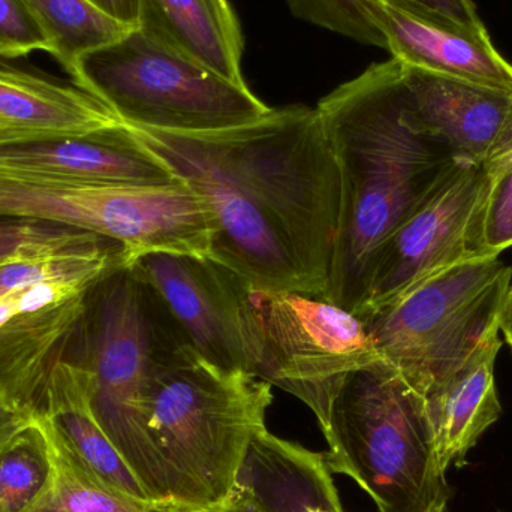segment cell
Instances as JSON below:
<instances>
[{
	"label": "cell",
	"mask_w": 512,
	"mask_h": 512,
	"mask_svg": "<svg viewBox=\"0 0 512 512\" xmlns=\"http://www.w3.org/2000/svg\"><path fill=\"white\" fill-rule=\"evenodd\" d=\"M35 51L50 54V42L23 0H0V59H17Z\"/></svg>",
	"instance_id": "4316f807"
},
{
	"label": "cell",
	"mask_w": 512,
	"mask_h": 512,
	"mask_svg": "<svg viewBox=\"0 0 512 512\" xmlns=\"http://www.w3.org/2000/svg\"><path fill=\"white\" fill-rule=\"evenodd\" d=\"M493 330L456 369L430 385L421 399L442 471L463 468L481 436L501 418L495 363L501 349Z\"/></svg>",
	"instance_id": "2e32d148"
},
{
	"label": "cell",
	"mask_w": 512,
	"mask_h": 512,
	"mask_svg": "<svg viewBox=\"0 0 512 512\" xmlns=\"http://www.w3.org/2000/svg\"><path fill=\"white\" fill-rule=\"evenodd\" d=\"M86 354L92 405L102 429L156 505H165L161 463L149 430V394L159 370L191 348L132 270L102 280L89 297Z\"/></svg>",
	"instance_id": "277c9868"
},
{
	"label": "cell",
	"mask_w": 512,
	"mask_h": 512,
	"mask_svg": "<svg viewBox=\"0 0 512 512\" xmlns=\"http://www.w3.org/2000/svg\"><path fill=\"white\" fill-rule=\"evenodd\" d=\"M498 328L499 333L504 334L505 342L508 343L512 351V280L504 301H502L501 312L498 316Z\"/></svg>",
	"instance_id": "4dcf8cb0"
},
{
	"label": "cell",
	"mask_w": 512,
	"mask_h": 512,
	"mask_svg": "<svg viewBox=\"0 0 512 512\" xmlns=\"http://www.w3.org/2000/svg\"><path fill=\"white\" fill-rule=\"evenodd\" d=\"M162 512H251L249 510H246L245 507H243L242 504H240L239 501H236V499L231 498L230 501L227 502V504L222 505V507L218 508H210V510H197V511H182V510H176V508H165Z\"/></svg>",
	"instance_id": "1f68e13d"
},
{
	"label": "cell",
	"mask_w": 512,
	"mask_h": 512,
	"mask_svg": "<svg viewBox=\"0 0 512 512\" xmlns=\"http://www.w3.org/2000/svg\"><path fill=\"white\" fill-rule=\"evenodd\" d=\"M50 42V54L68 74L84 54L134 29L105 14L90 0H23Z\"/></svg>",
	"instance_id": "44dd1931"
},
{
	"label": "cell",
	"mask_w": 512,
	"mask_h": 512,
	"mask_svg": "<svg viewBox=\"0 0 512 512\" xmlns=\"http://www.w3.org/2000/svg\"><path fill=\"white\" fill-rule=\"evenodd\" d=\"M122 125L119 117L72 81L0 60V135L89 137Z\"/></svg>",
	"instance_id": "e0dca14e"
},
{
	"label": "cell",
	"mask_w": 512,
	"mask_h": 512,
	"mask_svg": "<svg viewBox=\"0 0 512 512\" xmlns=\"http://www.w3.org/2000/svg\"><path fill=\"white\" fill-rule=\"evenodd\" d=\"M0 218L51 222L113 240L129 264L153 252L186 251L197 204L180 185L47 186L0 179Z\"/></svg>",
	"instance_id": "9c48e42d"
},
{
	"label": "cell",
	"mask_w": 512,
	"mask_h": 512,
	"mask_svg": "<svg viewBox=\"0 0 512 512\" xmlns=\"http://www.w3.org/2000/svg\"><path fill=\"white\" fill-rule=\"evenodd\" d=\"M271 387L192 348L159 370L150 388L149 430L168 507L210 510L230 501L255 436L267 429Z\"/></svg>",
	"instance_id": "3957f363"
},
{
	"label": "cell",
	"mask_w": 512,
	"mask_h": 512,
	"mask_svg": "<svg viewBox=\"0 0 512 512\" xmlns=\"http://www.w3.org/2000/svg\"><path fill=\"white\" fill-rule=\"evenodd\" d=\"M137 27L233 83L246 84L245 41L228 0H138Z\"/></svg>",
	"instance_id": "ac0fdd59"
},
{
	"label": "cell",
	"mask_w": 512,
	"mask_h": 512,
	"mask_svg": "<svg viewBox=\"0 0 512 512\" xmlns=\"http://www.w3.org/2000/svg\"><path fill=\"white\" fill-rule=\"evenodd\" d=\"M117 245L113 240L51 222L0 218V267Z\"/></svg>",
	"instance_id": "d4e9b609"
},
{
	"label": "cell",
	"mask_w": 512,
	"mask_h": 512,
	"mask_svg": "<svg viewBox=\"0 0 512 512\" xmlns=\"http://www.w3.org/2000/svg\"><path fill=\"white\" fill-rule=\"evenodd\" d=\"M35 418L50 444L53 469L41 495L24 512H162L170 508L138 501L114 490L69 450L45 415Z\"/></svg>",
	"instance_id": "ffe728a7"
},
{
	"label": "cell",
	"mask_w": 512,
	"mask_h": 512,
	"mask_svg": "<svg viewBox=\"0 0 512 512\" xmlns=\"http://www.w3.org/2000/svg\"><path fill=\"white\" fill-rule=\"evenodd\" d=\"M129 270L146 283L183 339L204 360L248 370L243 310L251 283L210 256L155 252Z\"/></svg>",
	"instance_id": "8fae6325"
},
{
	"label": "cell",
	"mask_w": 512,
	"mask_h": 512,
	"mask_svg": "<svg viewBox=\"0 0 512 512\" xmlns=\"http://www.w3.org/2000/svg\"><path fill=\"white\" fill-rule=\"evenodd\" d=\"M399 2L411 3L436 12L460 26L468 27L478 33L487 32L474 0H399Z\"/></svg>",
	"instance_id": "83f0119b"
},
{
	"label": "cell",
	"mask_w": 512,
	"mask_h": 512,
	"mask_svg": "<svg viewBox=\"0 0 512 512\" xmlns=\"http://www.w3.org/2000/svg\"><path fill=\"white\" fill-rule=\"evenodd\" d=\"M41 415L53 423L69 450L99 480L129 498L155 504L96 418L90 373L80 360L68 358L57 364Z\"/></svg>",
	"instance_id": "d6986e66"
},
{
	"label": "cell",
	"mask_w": 512,
	"mask_h": 512,
	"mask_svg": "<svg viewBox=\"0 0 512 512\" xmlns=\"http://www.w3.org/2000/svg\"><path fill=\"white\" fill-rule=\"evenodd\" d=\"M0 179L47 186H152L179 180L126 135L123 125L89 137H3Z\"/></svg>",
	"instance_id": "7c38bea8"
},
{
	"label": "cell",
	"mask_w": 512,
	"mask_h": 512,
	"mask_svg": "<svg viewBox=\"0 0 512 512\" xmlns=\"http://www.w3.org/2000/svg\"><path fill=\"white\" fill-rule=\"evenodd\" d=\"M324 439L331 472L351 478L379 512H432L450 502L423 399L385 361L346 379Z\"/></svg>",
	"instance_id": "5b68a950"
},
{
	"label": "cell",
	"mask_w": 512,
	"mask_h": 512,
	"mask_svg": "<svg viewBox=\"0 0 512 512\" xmlns=\"http://www.w3.org/2000/svg\"><path fill=\"white\" fill-rule=\"evenodd\" d=\"M243 337L249 372L303 402L322 436L346 379L384 361L360 316L301 292L251 286Z\"/></svg>",
	"instance_id": "52a82bcc"
},
{
	"label": "cell",
	"mask_w": 512,
	"mask_h": 512,
	"mask_svg": "<svg viewBox=\"0 0 512 512\" xmlns=\"http://www.w3.org/2000/svg\"><path fill=\"white\" fill-rule=\"evenodd\" d=\"M32 421L33 417L17 411L5 400L0 399V447L5 445L9 439L14 438L24 427L29 426Z\"/></svg>",
	"instance_id": "f1b7e54d"
},
{
	"label": "cell",
	"mask_w": 512,
	"mask_h": 512,
	"mask_svg": "<svg viewBox=\"0 0 512 512\" xmlns=\"http://www.w3.org/2000/svg\"><path fill=\"white\" fill-rule=\"evenodd\" d=\"M486 168L460 161L373 255L360 318L388 306L433 274L472 258V222Z\"/></svg>",
	"instance_id": "30bf717a"
},
{
	"label": "cell",
	"mask_w": 512,
	"mask_h": 512,
	"mask_svg": "<svg viewBox=\"0 0 512 512\" xmlns=\"http://www.w3.org/2000/svg\"><path fill=\"white\" fill-rule=\"evenodd\" d=\"M53 460L41 424L33 418L0 447V512H24L50 480Z\"/></svg>",
	"instance_id": "7402d4cb"
},
{
	"label": "cell",
	"mask_w": 512,
	"mask_h": 512,
	"mask_svg": "<svg viewBox=\"0 0 512 512\" xmlns=\"http://www.w3.org/2000/svg\"><path fill=\"white\" fill-rule=\"evenodd\" d=\"M403 66L406 102L418 131L441 141L457 158L480 165L510 143L512 93Z\"/></svg>",
	"instance_id": "5bb4252c"
},
{
	"label": "cell",
	"mask_w": 512,
	"mask_h": 512,
	"mask_svg": "<svg viewBox=\"0 0 512 512\" xmlns=\"http://www.w3.org/2000/svg\"><path fill=\"white\" fill-rule=\"evenodd\" d=\"M129 258L120 245L99 251L50 256L0 267V295L38 283H72L95 288L116 271L128 268Z\"/></svg>",
	"instance_id": "603a6c76"
},
{
	"label": "cell",
	"mask_w": 512,
	"mask_h": 512,
	"mask_svg": "<svg viewBox=\"0 0 512 512\" xmlns=\"http://www.w3.org/2000/svg\"><path fill=\"white\" fill-rule=\"evenodd\" d=\"M511 280L499 258L465 259L361 319L382 360L421 396L498 328Z\"/></svg>",
	"instance_id": "ba28073f"
},
{
	"label": "cell",
	"mask_w": 512,
	"mask_h": 512,
	"mask_svg": "<svg viewBox=\"0 0 512 512\" xmlns=\"http://www.w3.org/2000/svg\"><path fill=\"white\" fill-rule=\"evenodd\" d=\"M300 20L346 36L364 45L384 48L381 33L363 9V0H288Z\"/></svg>",
	"instance_id": "484cf974"
},
{
	"label": "cell",
	"mask_w": 512,
	"mask_h": 512,
	"mask_svg": "<svg viewBox=\"0 0 512 512\" xmlns=\"http://www.w3.org/2000/svg\"><path fill=\"white\" fill-rule=\"evenodd\" d=\"M72 81L125 125L204 134L248 125L271 110L249 89L182 56L134 27L84 54Z\"/></svg>",
	"instance_id": "8992f818"
},
{
	"label": "cell",
	"mask_w": 512,
	"mask_h": 512,
	"mask_svg": "<svg viewBox=\"0 0 512 512\" xmlns=\"http://www.w3.org/2000/svg\"><path fill=\"white\" fill-rule=\"evenodd\" d=\"M122 125L206 201L215 221L210 258L262 291L324 295L342 188L316 108H271L248 125L204 134Z\"/></svg>",
	"instance_id": "6da1fadb"
},
{
	"label": "cell",
	"mask_w": 512,
	"mask_h": 512,
	"mask_svg": "<svg viewBox=\"0 0 512 512\" xmlns=\"http://www.w3.org/2000/svg\"><path fill=\"white\" fill-rule=\"evenodd\" d=\"M385 50L405 65L512 93V63L489 33L460 26L436 12L399 0H363Z\"/></svg>",
	"instance_id": "4fadbf2b"
},
{
	"label": "cell",
	"mask_w": 512,
	"mask_h": 512,
	"mask_svg": "<svg viewBox=\"0 0 512 512\" xmlns=\"http://www.w3.org/2000/svg\"><path fill=\"white\" fill-rule=\"evenodd\" d=\"M486 183L472 222V258H499L512 246V138L492 161L483 164Z\"/></svg>",
	"instance_id": "cb8c5ba5"
},
{
	"label": "cell",
	"mask_w": 512,
	"mask_h": 512,
	"mask_svg": "<svg viewBox=\"0 0 512 512\" xmlns=\"http://www.w3.org/2000/svg\"><path fill=\"white\" fill-rule=\"evenodd\" d=\"M340 174V218L322 300L360 316L370 262L463 159L415 128L400 60L373 63L319 101Z\"/></svg>",
	"instance_id": "7a4b0ae2"
},
{
	"label": "cell",
	"mask_w": 512,
	"mask_h": 512,
	"mask_svg": "<svg viewBox=\"0 0 512 512\" xmlns=\"http://www.w3.org/2000/svg\"><path fill=\"white\" fill-rule=\"evenodd\" d=\"M432 512H450V510H448V504H442L436 507Z\"/></svg>",
	"instance_id": "d6a6232c"
},
{
	"label": "cell",
	"mask_w": 512,
	"mask_h": 512,
	"mask_svg": "<svg viewBox=\"0 0 512 512\" xmlns=\"http://www.w3.org/2000/svg\"><path fill=\"white\" fill-rule=\"evenodd\" d=\"M105 14L128 27H137L138 0H90Z\"/></svg>",
	"instance_id": "f546056e"
},
{
	"label": "cell",
	"mask_w": 512,
	"mask_h": 512,
	"mask_svg": "<svg viewBox=\"0 0 512 512\" xmlns=\"http://www.w3.org/2000/svg\"><path fill=\"white\" fill-rule=\"evenodd\" d=\"M90 292L17 312L0 325V399L30 417L42 414L51 373L68 360L65 352L83 327Z\"/></svg>",
	"instance_id": "9a60e30c"
}]
</instances>
